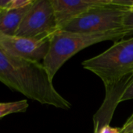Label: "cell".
<instances>
[{
  "instance_id": "6da1fadb",
  "label": "cell",
  "mask_w": 133,
  "mask_h": 133,
  "mask_svg": "<svg viewBox=\"0 0 133 133\" xmlns=\"http://www.w3.org/2000/svg\"><path fill=\"white\" fill-rule=\"evenodd\" d=\"M0 82L42 104L68 110L71 104L55 89L41 62L16 57L0 50Z\"/></svg>"
},
{
  "instance_id": "7a4b0ae2",
  "label": "cell",
  "mask_w": 133,
  "mask_h": 133,
  "mask_svg": "<svg viewBox=\"0 0 133 133\" xmlns=\"http://www.w3.org/2000/svg\"><path fill=\"white\" fill-rule=\"evenodd\" d=\"M132 34L133 32L125 29L93 34L60 30L51 38L49 51L42 65L53 80L63 64L80 51L100 42L118 41Z\"/></svg>"
},
{
  "instance_id": "3957f363",
  "label": "cell",
  "mask_w": 133,
  "mask_h": 133,
  "mask_svg": "<svg viewBox=\"0 0 133 133\" xmlns=\"http://www.w3.org/2000/svg\"><path fill=\"white\" fill-rule=\"evenodd\" d=\"M82 67L103 81L111 89L133 73V37L116 41L103 53L85 60Z\"/></svg>"
},
{
  "instance_id": "277c9868",
  "label": "cell",
  "mask_w": 133,
  "mask_h": 133,
  "mask_svg": "<svg viewBox=\"0 0 133 133\" xmlns=\"http://www.w3.org/2000/svg\"><path fill=\"white\" fill-rule=\"evenodd\" d=\"M129 10L111 3L93 8L70 22L63 30L78 33H105L124 29L123 21Z\"/></svg>"
},
{
  "instance_id": "5b68a950",
  "label": "cell",
  "mask_w": 133,
  "mask_h": 133,
  "mask_svg": "<svg viewBox=\"0 0 133 133\" xmlns=\"http://www.w3.org/2000/svg\"><path fill=\"white\" fill-rule=\"evenodd\" d=\"M59 30L51 0H35L15 36L36 41H50Z\"/></svg>"
},
{
  "instance_id": "8992f818",
  "label": "cell",
  "mask_w": 133,
  "mask_h": 133,
  "mask_svg": "<svg viewBox=\"0 0 133 133\" xmlns=\"http://www.w3.org/2000/svg\"><path fill=\"white\" fill-rule=\"evenodd\" d=\"M50 41H36L0 33V50L11 55L40 62L45 58Z\"/></svg>"
},
{
  "instance_id": "52a82bcc",
  "label": "cell",
  "mask_w": 133,
  "mask_h": 133,
  "mask_svg": "<svg viewBox=\"0 0 133 133\" xmlns=\"http://www.w3.org/2000/svg\"><path fill=\"white\" fill-rule=\"evenodd\" d=\"M59 30H63L70 22L87 11L109 5L111 0H51Z\"/></svg>"
},
{
  "instance_id": "ba28073f",
  "label": "cell",
  "mask_w": 133,
  "mask_h": 133,
  "mask_svg": "<svg viewBox=\"0 0 133 133\" xmlns=\"http://www.w3.org/2000/svg\"><path fill=\"white\" fill-rule=\"evenodd\" d=\"M32 4L20 9H0V33L14 36Z\"/></svg>"
},
{
  "instance_id": "9c48e42d",
  "label": "cell",
  "mask_w": 133,
  "mask_h": 133,
  "mask_svg": "<svg viewBox=\"0 0 133 133\" xmlns=\"http://www.w3.org/2000/svg\"><path fill=\"white\" fill-rule=\"evenodd\" d=\"M29 104L27 100L0 103V118L10 114L25 112Z\"/></svg>"
},
{
  "instance_id": "30bf717a",
  "label": "cell",
  "mask_w": 133,
  "mask_h": 133,
  "mask_svg": "<svg viewBox=\"0 0 133 133\" xmlns=\"http://www.w3.org/2000/svg\"><path fill=\"white\" fill-rule=\"evenodd\" d=\"M132 99H133V73L125 87L124 91L119 100V103Z\"/></svg>"
},
{
  "instance_id": "8fae6325",
  "label": "cell",
  "mask_w": 133,
  "mask_h": 133,
  "mask_svg": "<svg viewBox=\"0 0 133 133\" xmlns=\"http://www.w3.org/2000/svg\"><path fill=\"white\" fill-rule=\"evenodd\" d=\"M123 27L125 30H129L133 32V12L128 11L124 17Z\"/></svg>"
},
{
  "instance_id": "7c38bea8",
  "label": "cell",
  "mask_w": 133,
  "mask_h": 133,
  "mask_svg": "<svg viewBox=\"0 0 133 133\" xmlns=\"http://www.w3.org/2000/svg\"><path fill=\"white\" fill-rule=\"evenodd\" d=\"M114 2L118 5L126 8L129 12H133V0H114Z\"/></svg>"
},
{
  "instance_id": "4fadbf2b",
  "label": "cell",
  "mask_w": 133,
  "mask_h": 133,
  "mask_svg": "<svg viewBox=\"0 0 133 133\" xmlns=\"http://www.w3.org/2000/svg\"><path fill=\"white\" fill-rule=\"evenodd\" d=\"M98 133H121V129L113 128L110 125H106L100 129Z\"/></svg>"
},
{
  "instance_id": "5bb4252c",
  "label": "cell",
  "mask_w": 133,
  "mask_h": 133,
  "mask_svg": "<svg viewBox=\"0 0 133 133\" xmlns=\"http://www.w3.org/2000/svg\"><path fill=\"white\" fill-rule=\"evenodd\" d=\"M11 0H0V9H8Z\"/></svg>"
},
{
  "instance_id": "9a60e30c",
  "label": "cell",
  "mask_w": 133,
  "mask_h": 133,
  "mask_svg": "<svg viewBox=\"0 0 133 133\" xmlns=\"http://www.w3.org/2000/svg\"><path fill=\"white\" fill-rule=\"evenodd\" d=\"M122 133V132H121ZM124 133H133V132H124Z\"/></svg>"
}]
</instances>
